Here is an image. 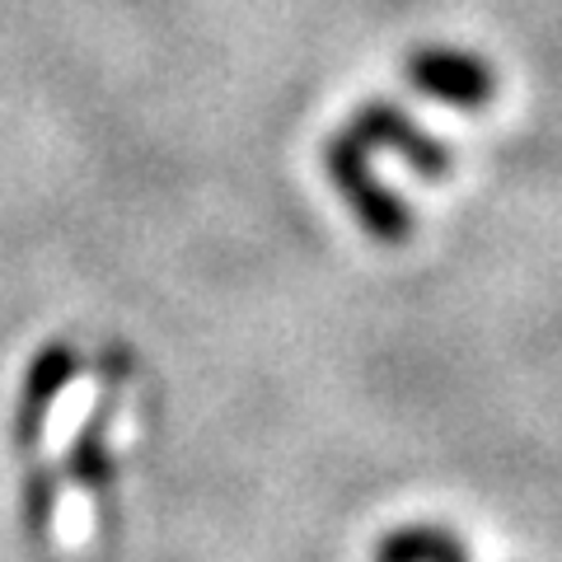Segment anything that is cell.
<instances>
[{"label": "cell", "mask_w": 562, "mask_h": 562, "mask_svg": "<svg viewBox=\"0 0 562 562\" xmlns=\"http://www.w3.org/2000/svg\"><path fill=\"white\" fill-rule=\"evenodd\" d=\"M57 497H61L57 469H52V464H29V473H24V492H20V516H24L29 539L47 543V535H52V516H57Z\"/></svg>", "instance_id": "52a82bcc"}, {"label": "cell", "mask_w": 562, "mask_h": 562, "mask_svg": "<svg viewBox=\"0 0 562 562\" xmlns=\"http://www.w3.org/2000/svg\"><path fill=\"white\" fill-rule=\"evenodd\" d=\"M80 375V351L70 347L66 338L38 347L24 366V380H20V398H14V422H10V436L20 450H33L47 431V417H52V403H57L70 380Z\"/></svg>", "instance_id": "277c9868"}, {"label": "cell", "mask_w": 562, "mask_h": 562, "mask_svg": "<svg viewBox=\"0 0 562 562\" xmlns=\"http://www.w3.org/2000/svg\"><path fill=\"white\" fill-rule=\"evenodd\" d=\"M403 80L413 85L417 94H427L436 103H450V109L479 113L497 99V70L483 57L460 47H417L403 57Z\"/></svg>", "instance_id": "3957f363"}, {"label": "cell", "mask_w": 562, "mask_h": 562, "mask_svg": "<svg viewBox=\"0 0 562 562\" xmlns=\"http://www.w3.org/2000/svg\"><path fill=\"white\" fill-rule=\"evenodd\" d=\"M103 422H109V403H99L94 417L70 436V450H66V473L76 479V487L85 492H109V483L117 479V464H113V450H109V436H103Z\"/></svg>", "instance_id": "8992f818"}, {"label": "cell", "mask_w": 562, "mask_h": 562, "mask_svg": "<svg viewBox=\"0 0 562 562\" xmlns=\"http://www.w3.org/2000/svg\"><path fill=\"white\" fill-rule=\"evenodd\" d=\"M351 136L366 150H390L403 165H413L422 179H446L454 169V150L441 136H431L413 113H403L394 99H366L351 109Z\"/></svg>", "instance_id": "7a4b0ae2"}, {"label": "cell", "mask_w": 562, "mask_h": 562, "mask_svg": "<svg viewBox=\"0 0 562 562\" xmlns=\"http://www.w3.org/2000/svg\"><path fill=\"white\" fill-rule=\"evenodd\" d=\"M324 173L371 239H380V244L413 239V225H417L413 206L380 179L375 165H371V150H366L351 132H338V136L324 140Z\"/></svg>", "instance_id": "6da1fadb"}, {"label": "cell", "mask_w": 562, "mask_h": 562, "mask_svg": "<svg viewBox=\"0 0 562 562\" xmlns=\"http://www.w3.org/2000/svg\"><path fill=\"white\" fill-rule=\"evenodd\" d=\"M371 562H469V549L446 525L417 520V525H398V530L380 535Z\"/></svg>", "instance_id": "5b68a950"}]
</instances>
